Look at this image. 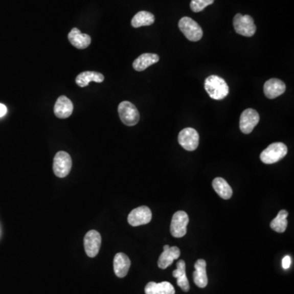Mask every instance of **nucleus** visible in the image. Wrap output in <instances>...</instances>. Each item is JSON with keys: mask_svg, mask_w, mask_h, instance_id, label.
<instances>
[{"mask_svg": "<svg viewBox=\"0 0 294 294\" xmlns=\"http://www.w3.org/2000/svg\"><path fill=\"white\" fill-rule=\"evenodd\" d=\"M205 88L212 99L222 100L229 94L228 83L217 75H210L206 78Z\"/></svg>", "mask_w": 294, "mask_h": 294, "instance_id": "f257e3e1", "label": "nucleus"}, {"mask_svg": "<svg viewBox=\"0 0 294 294\" xmlns=\"http://www.w3.org/2000/svg\"><path fill=\"white\" fill-rule=\"evenodd\" d=\"M288 153L286 145L282 142L272 143L261 153L260 159L266 165H272L284 158Z\"/></svg>", "mask_w": 294, "mask_h": 294, "instance_id": "f03ea898", "label": "nucleus"}, {"mask_svg": "<svg viewBox=\"0 0 294 294\" xmlns=\"http://www.w3.org/2000/svg\"><path fill=\"white\" fill-rule=\"evenodd\" d=\"M179 29L187 37V39L192 42L200 40L203 37V31L195 20L188 16H184L179 20Z\"/></svg>", "mask_w": 294, "mask_h": 294, "instance_id": "7ed1b4c3", "label": "nucleus"}, {"mask_svg": "<svg viewBox=\"0 0 294 294\" xmlns=\"http://www.w3.org/2000/svg\"><path fill=\"white\" fill-rule=\"evenodd\" d=\"M233 24L235 32L243 36L252 37L257 30L254 19L250 15L243 16L238 13L234 17Z\"/></svg>", "mask_w": 294, "mask_h": 294, "instance_id": "20e7f679", "label": "nucleus"}, {"mask_svg": "<svg viewBox=\"0 0 294 294\" xmlns=\"http://www.w3.org/2000/svg\"><path fill=\"white\" fill-rule=\"evenodd\" d=\"M120 120L127 126L136 125L140 120V114L133 104L129 102H122L118 107Z\"/></svg>", "mask_w": 294, "mask_h": 294, "instance_id": "39448f33", "label": "nucleus"}, {"mask_svg": "<svg viewBox=\"0 0 294 294\" xmlns=\"http://www.w3.org/2000/svg\"><path fill=\"white\" fill-rule=\"evenodd\" d=\"M72 167L71 157L65 151H59L53 160V172L58 177H65L69 174Z\"/></svg>", "mask_w": 294, "mask_h": 294, "instance_id": "423d86ee", "label": "nucleus"}, {"mask_svg": "<svg viewBox=\"0 0 294 294\" xmlns=\"http://www.w3.org/2000/svg\"><path fill=\"white\" fill-rule=\"evenodd\" d=\"M189 217L184 211H178L173 214L171 221L170 232L173 237L182 238L187 232Z\"/></svg>", "mask_w": 294, "mask_h": 294, "instance_id": "0eeeda50", "label": "nucleus"}, {"mask_svg": "<svg viewBox=\"0 0 294 294\" xmlns=\"http://www.w3.org/2000/svg\"><path fill=\"white\" fill-rule=\"evenodd\" d=\"M199 136L196 130L187 128L182 130L178 134V142L185 150L193 151L199 146Z\"/></svg>", "mask_w": 294, "mask_h": 294, "instance_id": "6e6552de", "label": "nucleus"}, {"mask_svg": "<svg viewBox=\"0 0 294 294\" xmlns=\"http://www.w3.org/2000/svg\"><path fill=\"white\" fill-rule=\"evenodd\" d=\"M84 250L89 258H95L99 253L102 244V236L95 230H91L84 236Z\"/></svg>", "mask_w": 294, "mask_h": 294, "instance_id": "1a4fd4ad", "label": "nucleus"}, {"mask_svg": "<svg viewBox=\"0 0 294 294\" xmlns=\"http://www.w3.org/2000/svg\"><path fill=\"white\" fill-rule=\"evenodd\" d=\"M260 116L257 110L254 109H246L242 112L239 120V128L244 134L253 132L257 124L259 123Z\"/></svg>", "mask_w": 294, "mask_h": 294, "instance_id": "9d476101", "label": "nucleus"}, {"mask_svg": "<svg viewBox=\"0 0 294 294\" xmlns=\"http://www.w3.org/2000/svg\"><path fill=\"white\" fill-rule=\"evenodd\" d=\"M152 218V213L146 206H141L133 209L128 217V223L132 227L148 224Z\"/></svg>", "mask_w": 294, "mask_h": 294, "instance_id": "9b49d317", "label": "nucleus"}, {"mask_svg": "<svg viewBox=\"0 0 294 294\" xmlns=\"http://www.w3.org/2000/svg\"><path fill=\"white\" fill-rule=\"evenodd\" d=\"M264 94L269 99H275L284 94L286 90L285 83L279 79H270L264 84Z\"/></svg>", "mask_w": 294, "mask_h": 294, "instance_id": "f8f14e48", "label": "nucleus"}, {"mask_svg": "<svg viewBox=\"0 0 294 294\" xmlns=\"http://www.w3.org/2000/svg\"><path fill=\"white\" fill-rule=\"evenodd\" d=\"M180 251L176 246L170 247L169 245L164 246V252L160 256L158 260V266L161 269H166L173 264L174 260L180 257Z\"/></svg>", "mask_w": 294, "mask_h": 294, "instance_id": "ddd939ff", "label": "nucleus"}, {"mask_svg": "<svg viewBox=\"0 0 294 294\" xmlns=\"http://www.w3.org/2000/svg\"><path fill=\"white\" fill-rule=\"evenodd\" d=\"M74 105L69 98L61 96L57 98L54 106V114L59 119H66L72 115Z\"/></svg>", "mask_w": 294, "mask_h": 294, "instance_id": "4468645a", "label": "nucleus"}, {"mask_svg": "<svg viewBox=\"0 0 294 294\" xmlns=\"http://www.w3.org/2000/svg\"><path fill=\"white\" fill-rule=\"evenodd\" d=\"M68 39L74 47L79 49H87L91 43V37L87 34H83L77 28L71 30L68 35Z\"/></svg>", "mask_w": 294, "mask_h": 294, "instance_id": "2eb2a0df", "label": "nucleus"}, {"mask_svg": "<svg viewBox=\"0 0 294 294\" xmlns=\"http://www.w3.org/2000/svg\"><path fill=\"white\" fill-rule=\"evenodd\" d=\"M131 261L126 254L119 253L114 258V270L119 278H124L128 274Z\"/></svg>", "mask_w": 294, "mask_h": 294, "instance_id": "dca6fc26", "label": "nucleus"}, {"mask_svg": "<svg viewBox=\"0 0 294 294\" xmlns=\"http://www.w3.org/2000/svg\"><path fill=\"white\" fill-rule=\"evenodd\" d=\"M207 263L203 259H199L195 264V272L193 273L194 282L199 288H205L208 285Z\"/></svg>", "mask_w": 294, "mask_h": 294, "instance_id": "f3484780", "label": "nucleus"}, {"mask_svg": "<svg viewBox=\"0 0 294 294\" xmlns=\"http://www.w3.org/2000/svg\"><path fill=\"white\" fill-rule=\"evenodd\" d=\"M160 61V57L154 53H144L139 56L132 63L134 70L143 71L150 65H154Z\"/></svg>", "mask_w": 294, "mask_h": 294, "instance_id": "a211bd4d", "label": "nucleus"}, {"mask_svg": "<svg viewBox=\"0 0 294 294\" xmlns=\"http://www.w3.org/2000/svg\"><path fill=\"white\" fill-rule=\"evenodd\" d=\"M145 293L175 294V289L173 284L167 281L161 283L150 282L146 284Z\"/></svg>", "mask_w": 294, "mask_h": 294, "instance_id": "6ab92c4d", "label": "nucleus"}, {"mask_svg": "<svg viewBox=\"0 0 294 294\" xmlns=\"http://www.w3.org/2000/svg\"><path fill=\"white\" fill-rule=\"evenodd\" d=\"M105 79L102 74L98 73L96 71H84L79 74L75 79L77 85L80 87H86L89 84L90 82L96 83H102Z\"/></svg>", "mask_w": 294, "mask_h": 294, "instance_id": "aec40b11", "label": "nucleus"}, {"mask_svg": "<svg viewBox=\"0 0 294 294\" xmlns=\"http://www.w3.org/2000/svg\"><path fill=\"white\" fill-rule=\"evenodd\" d=\"M173 276L176 279L177 285L184 292L190 290V284L186 275V263L183 260H180L176 263V269L173 272Z\"/></svg>", "mask_w": 294, "mask_h": 294, "instance_id": "412c9836", "label": "nucleus"}, {"mask_svg": "<svg viewBox=\"0 0 294 294\" xmlns=\"http://www.w3.org/2000/svg\"><path fill=\"white\" fill-rule=\"evenodd\" d=\"M213 187L217 195L224 199H229L233 195V191L228 182L221 177H216L213 180Z\"/></svg>", "mask_w": 294, "mask_h": 294, "instance_id": "4be33fe9", "label": "nucleus"}, {"mask_svg": "<svg viewBox=\"0 0 294 294\" xmlns=\"http://www.w3.org/2000/svg\"><path fill=\"white\" fill-rule=\"evenodd\" d=\"M154 22V16L146 11H141L138 12L132 19V26L134 28L142 27H148Z\"/></svg>", "mask_w": 294, "mask_h": 294, "instance_id": "5701e85b", "label": "nucleus"}, {"mask_svg": "<svg viewBox=\"0 0 294 294\" xmlns=\"http://www.w3.org/2000/svg\"><path fill=\"white\" fill-rule=\"evenodd\" d=\"M288 216V213L286 210H280V213L277 214L276 218L272 220L270 222V228L274 230L275 232L278 233H284L286 231L288 227V221L287 217Z\"/></svg>", "mask_w": 294, "mask_h": 294, "instance_id": "b1692460", "label": "nucleus"}, {"mask_svg": "<svg viewBox=\"0 0 294 294\" xmlns=\"http://www.w3.org/2000/svg\"><path fill=\"white\" fill-rule=\"evenodd\" d=\"M214 0H191V8L194 12L203 11L206 7L213 4Z\"/></svg>", "mask_w": 294, "mask_h": 294, "instance_id": "393cba45", "label": "nucleus"}, {"mask_svg": "<svg viewBox=\"0 0 294 294\" xmlns=\"http://www.w3.org/2000/svg\"><path fill=\"white\" fill-rule=\"evenodd\" d=\"M291 263H292V260H291V258L289 256H285V257L283 258L282 266L285 270L290 267Z\"/></svg>", "mask_w": 294, "mask_h": 294, "instance_id": "a878e982", "label": "nucleus"}, {"mask_svg": "<svg viewBox=\"0 0 294 294\" xmlns=\"http://www.w3.org/2000/svg\"><path fill=\"white\" fill-rule=\"evenodd\" d=\"M8 112L6 106H4V104L0 103V118L4 117Z\"/></svg>", "mask_w": 294, "mask_h": 294, "instance_id": "bb28decb", "label": "nucleus"}]
</instances>
